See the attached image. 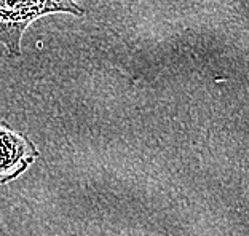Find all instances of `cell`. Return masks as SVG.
I'll return each mask as SVG.
<instances>
[{"label": "cell", "mask_w": 249, "mask_h": 236, "mask_svg": "<svg viewBox=\"0 0 249 236\" xmlns=\"http://www.w3.org/2000/svg\"><path fill=\"white\" fill-rule=\"evenodd\" d=\"M38 156V150L24 134L0 123V185L15 181Z\"/></svg>", "instance_id": "obj_2"}, {"label": "cell", "mask_w": 249, "mask_h": 236, "mask_svg": "<svg viewBox=\"0 0 249 236\" xmlns=\"http://www.w3.org/2000/svg\"><path fill=\"white\" fill-rule=\"evenodd\" d=\"M48 13H72L83 10L73 0H0V43L13 56L21 54V37L34 19Z\"/></svg>", "instance_id": "obj_1"}]
</instances>
